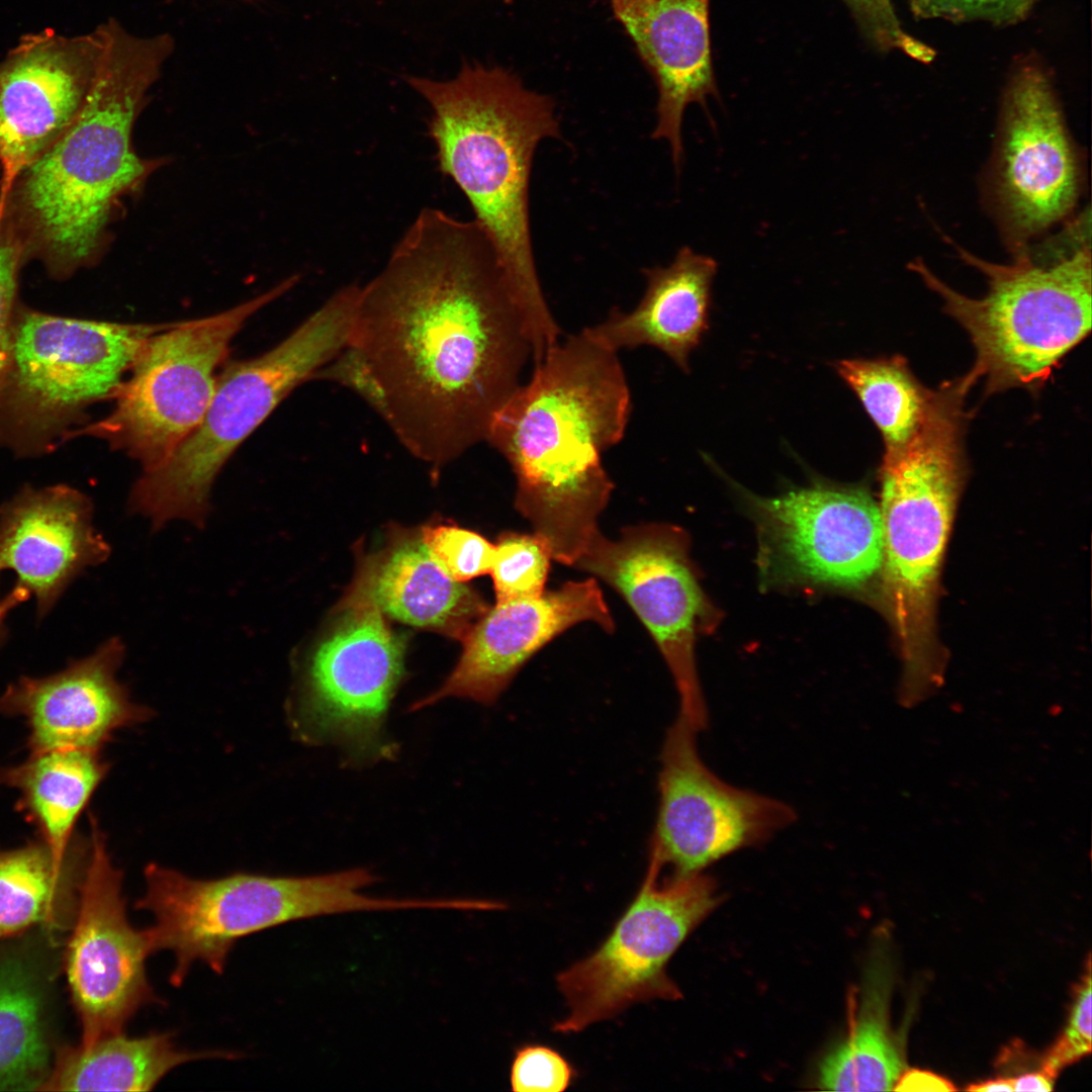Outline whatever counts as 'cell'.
I'll return each instance as SVG.
<instances>
[{
    "label": "cell",
    "mask_w": 1092,
    "mask_h": 1092,
    "mask_svg": "<svg viewBox=\"0 0 1092 1092\" xmlns=\"http://www.w3.org/2000/svg\"><path fill=\"white\" fill-rule=\"evenodd\" d=\"M347 346L374 379L379 416L436 474L485 440L532 358L488 237L431 207L360 286Z\"/></svg>",
    "instance_id": "1"
},
{
    "label": "cell",
    "mask_w": 1092,
    "mask_h": 1092,
    "mask_svg": "<svg viewBox=\"0 0 1092 1092\" xmlns=\"http://www.w3.org/2000/svg\"><path fill=\"white\" fill-rule=\"evenodd\" d=\"M632 408L623 366L583 331L555 344L493 415L485 440L510 464L515 507L552 559L573 566L599 533L614 484L602 454Z\"/></svg>",
    "instance_id": "2"
},
{
    "label": "cell",
    "mask_w": 1092,
    "mask_h": 1092,
    "mask_svg": "<svg viewBox=\"0 0 1092 1092\" xmlns=\"http://www.w3.org/2000/svg\"><path fill=\"white\" fill-rule=\"evenodd\" d=\"M405 81L430 106L440 170L466 196L492 244L531 344L552 343L560 329L537 272L529 186L539 144L560 138L553 99L509 69L478 63L464 64L450 80Z\"/></svg>",
    "instance_id": "3"
},
{
    "label": "cell",
    "mask_w": 1092,
    "mask_h": 1092,
    "mask_svg": "<svg viewBox=\"0 0 1092 1092\" xmlns=\"http://www.w3.org/2000/svg\"><path fill=\"white\" fill-rule=\"evenodd\" d=\"M101 24L104 51L84 103L26 169L22 186L34 230L69 264L97 253L122 200L163 164L136 155L131 135L175 40L168 32L138 36L114 17Z\"/></svg>",
    "instance_id": "4"
},
{
    "label": "cell",
    "mask_w": 1092,
    "mask_h": 1092,
    "mask_svg": "<svg viewBox=\"0 0 1092 1092\" xmlns=\"http://www.w3.org/2000/svg\"><path fill=\"white\" fill-rule=\"evenodd\" d=\"M964 397L954 382L934 391L916 434L885 451L880 469L884 592L913 681L937 673L934 607L964 478Z\"/></svg>",
    "instance_id": "5"
},
{
    "label": "cell",
    "mask_w": 1092,
    "mask_h": 1092,
    "mask_svg": "<svg viewBox=\"0 0 1092 1092\" xmlns=\"http://www.w3.org/2000/svg\"><path fill=\"white\" fill-rule=\"evenodd\" d=\"M359 286L333 293L269 351L230 365L217 377L198 427L165 461L143 470L129 493V512L149 520L155 531L175 520L202 528L212 484L232 454L296 386L313 379L347 346Z\"/></svg>",
    "instance_id": "6"
},
{
    "label": "cell",
    "mask_w": 1092,
    "mask_h": 1092,
    "mask_svg": "<svg viewBox=\"0 0 1092 1092\" xmlns=\"http://www.w3.org/2000/svg\"><path fill=\"white\" fill-rule=\"evenodd\" d=\"M961 258L988 280V292L971 298L940 280L917 259L909 264L969 334L976 350L965 392L980 379L987 393L1035 389L1091 330V252L1083 245L1050 266L1018 250L1011 264H997L956 246Z\"/></svg>",
    "instance_id": "7"
},
{
    "label": "cell",
    "mask_w": 1092,
    "mask_h": 1092,
    "mask_svg": "<svg viewBox=\"0 0 1092 1092\" xmlns=\"http://www.w3.org/2000/svg\"><path fill=\"white\" fill-rule=\"evenodd\" d=\"M144 878L145 893L133 908L154 918L145 929L152 953L170 950L174 954L169 977L174 987L183 984L196 962L222 974L239 939L280 924L322 915L418 907L417 899L361 894V889L377 881L363 868L307 877L236 873L204 880L152 862L146 866Z\"/></svg>",
    "instance_id": "8"
},
{
    "label": "cell",
    "mask_w": 1092,
    "mask_h": 1092,
    "mask_svg": "<svg viewBox=\"0 0 1092 1092\" xmlns=\"http://www.w3.org/2000/svg\"><path fill=\"white\" fill-rule=\"evenodd\" d=\"M168 326L17 310L0 390V447L34 457L64 443L89 405L114 396L149 338Z\"/></svg>",
    "instance_id": "9"
},
{
    "label": "cell",
    "mask_w": 1092,
    "mask_h": 1092,
    "mask_svg": "<svg viewBox=\"0 0 1092 1092\" xmlns=\"http://www.w3.org/2000/svg\"><path fill=\"white\" fill-rule=\"evenodd\" d=\"M290 276L266 292L206 317L170 324L149 338L102 420L71 431L89 435L136 460L143 470L165 461L198 427L215 391L219 364L245 323L297 282Z\"/></svg>",
    "instance_id": "10"
},
{
    "label": "cell",
    "mask_w": 1092,
    "mask_h": 1092,
    "mask_svg": "<svg viewBox=\"0 0 1092 1092\" xmlns=\"http://www.w3.org/2000/svg\"><path fill=\"white\" fill-rule=\"evenodd\" d=\"M719 898L710 877L700 873L661 880L658 866L649 859L640 889L609 936L558 974L567 1011L553 1029L576 1033L636 1003L679 998L666 966Z\"/></svg>",
    "instance_id": "11"
},
{
    "label": "cell",
    "mask_w": 1092,
    "mask_h": 1092,
    "mask_svg": "<svg viewBox=\"0 0 1092 1092\" xmlns=\"http://www.w3.org/2000/svg\"><path fill=\"white\" fill-rule=\"evenodd\" d=\"M404 648L358 566L335 621L306 662L299 727L364 757L385 754L383 722L403 672Z\"/></svg>",
    "instance_id": "12"
},
{
    "label": "cell",
    "mask_w": 1092,
    "mask_h": 1092,
    "mask_svg": "<svg viewBox=\"0 0 1092 1092\" xmlns=\"http://www.w3.org/2000/svg\"><path fill=\"white\" fill-rule=\"evenodd\" d=\"M573 566L608 583L629 604L672 675L678 714L704 730L708 709L695 646L715 614L690 559L687 534L666 524L626 527L615 540L599 532Z\"/></svg>",
    "instance_id": "13"
},
{
    "label": "cell",
    "mask_w": 1092,
    "mask_h": 1092,
    "mask_svg": "<svg viewBox=\"0 0 1092 1092\" xmlns=\"http://www.w3.org/2000/svg\"><path fill=\"white\" fill-rule=\"evenodd\" d=\"M699 732L678 714L661 748L649 859L659 873L671 874L666 878L700 874L735 851L770 840L796 819L785 802L716 776L699 753Z\"/></svg>",
    "instance_id": "14"
},
{
    "label": "cell",
    "mask_w": 1092,
    "mask_h": 1092,
    "mask_svg": "<svg viewBox=\"0 0 1092 1092\" xmlns=\"http://www.w3.org/2000/svg\"><path fill=\"white\" fill-rule=\"evenodd\" d=\"M89 828V857L67 953L81 1046L123 1032L141 1008L163 1002L147 976L146 961L152 953L147 933L127 918L122 873L112 863L95 816H90Z\"/></svg>",
    "instance_id": "15"
},
{
    "label": "cell",
    "mask_w": 1092,
    "mask_h": 1092,
    "mask_svg": "<svg viewBox=\"0 0 1092 1092\" xmlns=\"http://www.w3.org/2000/svg\"><path fill=\"white\" fill-rule=\"evenodd\" d=\"M1080 179L1052 75L1022 57L1004 90L995 162L996 201L1017 247L1071 211Z\"/></svg>",
    "instance_id": "16"
},
{
    "label": "cell",
    "mask_w": 1092,
    "mask_h": 1092,
    "mask_svg": "<svg viewBox=\"0 0 1092 1092\" xmlns=\"http://www.w3.org/2000/svg\"><path fill=\"white\" fill-rule=\"evenodd\" d=\"M751 504L769 555L795 577L856 587L882 566L880 508L863 488L814 484Z\"/></svg>",
    "instance_id": "17"
},
{
    "label": "cell",
    "mask_w": 1092,
    "mask_h": 1092,
    "mask_svg": "<svg viewBox=\"0 0 1092 1092\" xmlns=\"http://www.w3.org/2000/svg\"><path fill=\"white\" fill-rule=\"evenodd\" d=\"M105 46L102 24L66 36L24 34L0 62V162L26 170L71 124L90 90Z\"/></svg>",
    "instance_id": "18"
},
{
    "label": "cell",
    "mask_w": 1092,
    "mask_h": 1092,
    "mask_svg": "<svg viewBox=\"0 0 1092 1092\" xmlns=\"http://www.w3.org/2000/svg\"><path fill=\"white\" fill-rule=\"evenodd\" d=\"M110 552L86 494L66 484L22 487L0 506V572L15 575L0 616L32 598L42 619L78 575Z\"/></svg>",
    "instance_id": "19"
},
{
    "label": "cell",
    "mask_w": 1092,
    "mask_h": 1092,
    "mask_svg": "<svg viewBox=\"0 0 1092 1092\" xmlns=\"http://www.w3.org/2000/svg\"><path fill=\"white\" fill-rule=\"evenodd\" d=\"M584 621L608 633L615 630L610 609L593 577L565 582L537 597L496 602L462 638L461 656L444 684L411 709L449 697L493 704L538 650Z\"/></svg>",
    "instance_id": "20"
},
{
    "label": "cell",
    "mask_w": 1092,
    "mask_h": 1092,
    "mask_svg": "<svg viewBox=\"0 0 1092 1092\" xmlns=\"http://www.w3.org/2000/svg\"><path fill=\"white\" fill-rule=\"evenodd\" d=\"M124 656L122 640L111 637L55 673L21 676L0 694V714L23 720L28 753L101 750L115 731L145 721L151 712L117 678Z\"/></svg>",
    "instance_id": "21"
},
{
    "label": "cell",
    "mask_w": 1092,
    "mask_h": 1092,
    "mask_svg": "<svg viewBox=\"0 0 1092 1092\" xmlns=\"http://www.w3.org/2000/svg\"><path fill=\"white\" fill-rule=\"evenodd\" d=\"M710 0H610L652 76L658 92L657 123L651 134L668 143L672 163L684 157L681 126L687 107L706 106L717 95L709 26Z\"/></svg>",
    "instance_id": "22"
},
{
    "label": "cell",
    "mask_w": 1092,
    "mask_h": 1092,
    "mask_svg": "<svg viewBox=\"0 0 1092 1092\" xmlns=\"http://www.w3.org/2000/svg\"><path fill=\"white\" fill-rule=\"evenodd\" d=\"M717 268L712 257L685 246L668 266L643 269L646 289L633 310L614 308L606 321L582 331L617 353L645 345L657 348L689 372L690 354L708 326Z\"/></svg>",
    "instance_id": "23"
},
{
    "label": "cell",
    "mask_w": 1092,
    "mask_h": 1092,
    "mask_svg": "<svg viewBox=\"0 0 1092 1092\" xmlns=\"http://www.w3.org/2000/svg\"><path fill=\"white\" fill-rule=\"evenodd\" d=\"M385 616L462 640L488 609L477 592L453 579L421 533L395 528L384 546L359 564Z\"/></svg>",
    "instance_id": "24"
},
{
    "label": "cell",
    "mask_w": 1092,
    "mask_h": 1092,
    "mask_svg": "<svg viewBox=\"0 0 1092 1092\" xmlns=\"http://www.w3.org/2000/svg\"><path fill=\"white\" fill-rule=\"evenodd\" d=\"M100 751L29 752L22 761L0 767V788L17 793L16 811L59 858L67 855L77 820L108 770Z\"/></svg>",
    "instance_id": "25"
},
{
    "label": "cell",
    "mask_w": 1092,
    "mask_h": 1092,
    "mask_svg": "<svg viewBox=\"0 0 1092 1092\" xmlns=\"http://www.w3.org/2000/svg\"><path fill=\"white\" fill-rule=\"evenodd\" d=\"M224 1051L180 1049L170 1032L128 1037L123 1032L63 1052L40 1090L150 1091L171 1070L203 1059H236Z\"/></svg>",
    "instance_id": "26"
},
{
    "label": "cell",
    "mask_w": 1092,
    "mask_h": 1092,
    "mask_svg": "<svg viewBox=\"0 0 1092 1092\" xmlns=\"http://www.w3.org/2000/svg\"><path fill=\"white\" fill-rule=\"evenodd\" d=\"M867 970L847 1033L821 1061L826 1090H893L905 1070L904 1053L890 1021L891 974L882 956Z\"/></svg>",
    "instance_id": "27"
},
{
    "label": "cell",
    "mask_w": 1092,
    "mask_h": 1092,
    "mask_svg": "<svg viewBox=\"0 0 1092 1092\" xmlns=\"http://www.w3.org/2000/svg\"><path fill=\"white\" fill-rule=\"evenodd\" d=\"M89 851V834L77 832L64 858L37 837L0 846V938L39 922L54 924L62 899L82 881Z\"/></svg>",
    "instance_id": "28"
},
{
    "label": "cell",
    "mask_w": 1092,
    "mask_h": 1092,
    "mask_svg": "<svg viewBox=\"0 0 1092 1092\" xmlns=\"http://www.w3.org/2000/svg\"><path fill=\"white\" fill-rule=\"evenodd\" d=\"M835 368L881 432L886 451L906 445L924 422L934 394L916 379L906 360L848 359Z\"/></svg>",
    "instance_id": "29"
},
{
    "label": "cell",
    "mask_w": 1092,
    "mask_h": 1092,
    "mask_svg": "<svg viewBox=\"0 0 1092 1092\" xmlns=\"http://www.w3.org/2000/svg\"><path fill=\"white\" fill-rule=\"evenodd\" d=\"M49 1074L38 995L23 973L0 968V1090H40Z\"/></svg>",
    "instance_id": "30"
},
{
    "label": "cell",
    "mask_w": 1092,
    "mask_h": 1092,
    "mask_svg": "<svg viewBox=\"0 0 1092 1092\" xmlns=\"http://www.w3.org/2000/svg\"><path fill=\"white\" fill-rule=\"evenodd\" d=\"M551 559L546 544L534 533L500 534L489 571L496 602L540 596Z\"/></svg>",
    "instance_id": "31"
},
{
    "label": "cell",
    "mask_w": 1092,
    "mask_h": 1092,
    "mask_svg": "<svg viewBox=\"0 0 1092 1092\" xmlns=\"http://www.w3.org/2000/svg\"><path fill=\"white\" fill-rule=\"evenodd\" d=\"M421 537L446 572L456 581L466 582L489 573L494 544L480 534L456 525H428Z\"/></svg>",
    "instance_id": "32"
},
{
    "label": "cell",
    "mask_w": 1092,
    "mask_h": 1092,
    "mask_svg": "<svg viewBox=\"0 0 1092 1092\" xmlns=\"http://www.w3.org/2000/svg\"><path fill=\"white\" fill-rule=\"evenodd\" d=\"M866 38L881 52L901 51L908 57L928 64L935 51L910 35L902 26L891 0H842Z\"/></svg>",
    "instance_id": "33"
},
{
    "label": "cell",
    "mask_w": 1092,
    "mask_h": 1092,
    "mask_svg": "<svg viewBox=\"0 0 1092 1092\" xmlns=\"http://www.w3.org/2000/svg\"><path fill=\"white\" fill-rule=\"evenodd\" d=\"M1038 0H909L913 15L922 20L953 23L981 21L995 26L1017 24L1028 17Z\"/></svg>",
    "instance_id": "34"
},
{
    "label": "cell",
    "mask_w": 1092,
    "mask_h": 1092,
    "mask_svg": "<svg viewBox=\"0 0 1092 1092\" xmlns=\"http://www.w3.org/2000/svg\"><path fill=\"white\" fill-rule=\"evenodd\" d=\"M1091 962L1075 988L1067 1024L1057 1040L1043 1056L1040 1070L1053 1079L1061 1071L1091 1053Z\"/></svg>",
    "instance_id": "35"
},
{
    "label": "cell",
    "mask_w": 1092,
    "mask_h": 1092,
    "mask_svg": "<svg viewBox=\"0 0 1092 1092\" xmlns=\"http://www.w3.org/2000/svg\"><path fill=\"white\" fill-rule=\"evenodd\" d=\"M575 1077L572 1065L559 1052L543 1044L520 1046L510 1072L515 1092H562Z\"/></svg>",
    "instance_id": "36"
},
{
    "label": "cell",
    "mask_w": 1092,
    "mask_h": 1092,
    "mask_svg": "<svg viewBox=\"0 0 1092 1092\" xmlns=\"http://www.w3.org/2000/svg\"><path fill=\"white\" fill-rule=\"evenodd\" d=\"M18 249L0 235V390L8 366L17 287Z\"/></svg>",
    "instance_id": "37"
},
{
    "label": "cell",
    "mask_w": 1092,
    "mask_h": 1092,
    "mask_svg": "<svg viewBox=\"0 0 1092 1092\" xmlns=\"http://www.w3.org/2000/svg\"><path fill=\"white\" fill-rule=\"evenodd\" d=\"M893 1090L897 1091H953L956 1087L947 1079L929 1071L912 1069L900 1075Z\"/></svg>",
    "instance_id": "38"
},
{
    "label": "cell",
    "mask_w": 1092,
    "mask_h": 1092,
    "mask_svg": "<svg viewBox=\"0 0 1092 1092\" xmlns=\"http://www.w3.org/2000/svg\"><path fill=\"white\" fill-rule=\"evenodd\" d=\"M1013 1079V1091H1052L1055 1079L1041 1070L1027 1073Z\"/></svg>",
    "instance_id": "39"
},
{
    "label": "cell",
    "mask_w": 1092,
    "mask_h": 1092,
    "mask_svg": "<svg viewBox=\"0 0 1092 1092\" xmlns=\"http://www.w3.org/2000/svg\"><path fill=\"white\" fill-rule=\"evenodd\" d=\"M970 1091H1013V1079L1012 1078H997L972 1084L966 1088Z\"/></svg>",
    "instance_id": "40"
},
{
    "label": "cell",
    "mask_w": 1092,
    "mask_h": 1092,
    "mask_svg": "<svg viewBox=\"0 0 1092 1092\" xmlns=\"http://www.w3.org/2000/svg\"><path fill=\"white\" fill-rule=\"evenodd\" d=\"M4 620L5 619L0 616V646H1L3 640L5 639V636H6V629H5V626H4Z\"/></svg>",
    "instance_id": "41"
},
{
    "label": "cell",
    "mask_w": 1092,
    "mask_h": 1092,
    "mask_svg": "<svg viewBox=\"0 0 1092 1092\" xmlns=\"http://www.w3.org/2000/svg\"><path fill=\"white\" fill-rule=\"evenodd\" d=\"M248 1H252V0H248Z\"/></svg>",
    "instance_id": "42"
}]
</instances>
